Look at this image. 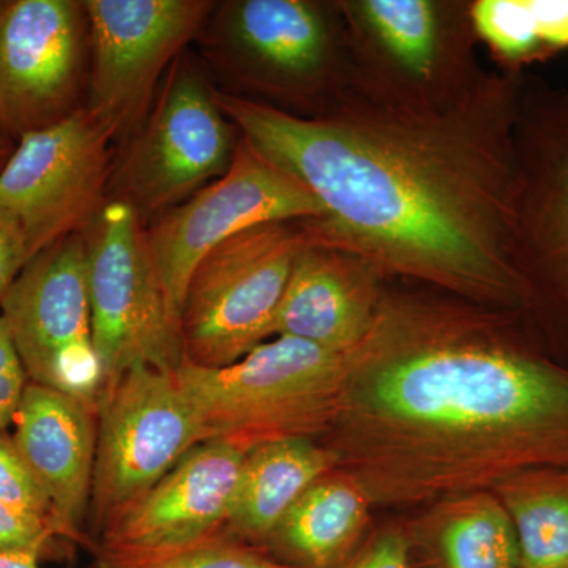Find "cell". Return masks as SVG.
I'll list each match as a JSON object with an SVG mask.
<instances>
[{"label": "cell", "instance_id": "obj_16", "mask_svg": "<svg viewBox=\"0 0 568 568\" xmlns=\"http://www.w3.org/2000/svg\"><path fill=\"white\" fill-rule=\"evenodd\" d=\"M377 272L353 254L308 242L295 257L274 323L291 336L336 353H353L375 324Z\"/></svg>", "mask_w": 568, "mask_h": 568}, {"label": "cell", "instance_id": "obj_5", "mask_svg": "<svg viewBox=\"0 0 568 568\" xmlns=\"http://www.w3.org/2000/svg\"><path fill=\"white\" fill-rule=\"evenodd\" d=\"M82 234L102 395L136 365L175 372L183 364L181 328L141 216L132 205L112 200Z\"/></svg>", "mask_w": 568, "mask_h": 568}, {"label": "cell", "instance_id": "obj_26", "mask_svg": "<svg viewBox=\"0 0 568 568\" xmlns=\"http://www.w3.org/2000/svg\"><path fill=\"white\" fill-rule=\"evenodd\" d=\"M29 383L31 379L11 339L9 327L0 316V429H9L13 425Z\"/></svg>", "mask_w": 568, "mask_h": 568}, {"label": "cell", "instance_id": "obj_24", "mask_svg": "<svg viewBox=\"0 0 568 568\" xmlns=\"http://www.w3.org/2000/svg\"><path fill=\"white\" fill-rule=\"evenodd\" d=\"M103 568H293L268 558L260 549L242 544L224 530L192 547L159 558Z\"/></svg>", "mask_w": 568, "mask_h": 568}, {"label": "cell", "instance_id": "obj_2", "mask_svg": "<svg viewBox=\"0 0 568 568\" xmlns=\"http://www.w3.org/2000/svg\"><path fill=\"white\" fill-rule=\"evenodd\" d=\"M324 435L372 504L495 491L568 465V373L508 342L495 317L383 298Z\"/></svg>", "mask_w": 568, "mask_h": 568}, {"label": "cell", "instance_id": "obj_28", "mask_svg": "<svg viewBox=\"0 0 568 568\" xmlns=\"http://www.w3.org/2000/svg\"><path fill=\"white\" fill-rule=\"evenodd\" d=\"M29 261L31 256L20 224L0 211V305Z\"/></svg>", "mask_w": 568, "mask_h": 568}, {"label": "cell", "instance_id": "obj_31", "mask_svg": "<svg viewBox=\"0 0 568 568\" xmlns=\"http://www.w3.org/2000/svg\"><path fill=\"white\" fill-rule=\"evenodd\" d=\"M14 145H17V141L0 125V171L9 162L10 155L14 151Z\"/></svg>", "mask_w": 568, "mask_h": 568}, {"label": "cell", "instance_id": "obj_11", "mask_svg": "<svg viewBox=\"0 0 568 568\" xmlns=\"http://www.w3.org/2000/svg\"><path fill=\"white\" fill-rule=\"evenodd\" d=\"M320 216V205L304 186L241 140L222 178L159 215L148 230L153 261L179 328L194 268L216 245L260 224L313 222Z\"/></svg>", "mask_w": 568, "mask_h": 568}, {"label": "cell", "instance_id": "obj_13", "mask_svg": "<svg viewBox=\"0 0 568 568\" xmlns=\"http://www.w3.org/2000/svg\"><path fill=\"white\" fill-rule=\"evenodd\" d=\"M84 2L0 0V125L14 141L80 106Z\"/></svg>", "mask_w": 568, "mask_h": 568}, {"label": "cell", "instance_id": "obj_17", "mask_svg": "<svg viewBox=\"0 0 568 568\" xmlns=\"http://www.w3.org/2000/svg\"><path fill=\"white\" fill-rule=\"evenodd\" d=\"M222 29L235 58L265 80L317 82L331 70L327 22L304 0H242L224 6Z\"/></svg>", "mask_w": 568, "mask_h": 568}, {"label": "cell", "instance_id": "obj_22", "mask_svg": "<svg viewBox=\"0 0 568 568\" xmlns=\"http://www.w3.org/2000/svg\"><path fill=\"white\" fill-rule=\"evenodd\" d=\"M436 526L444 568H521L514 523L493 491L444 500Z\"/></svg>", "mask_w": 568, "mask_h": 568}, {"label": "cell", "instance_id": "obj_19", "mask_svg": "<svg viewBox=\"0 0 568 568\" xmlns=\"http://www.w3.org/2000/svg\"><path fill=\"white\" fill-rule=\"evenodd\" d=\"M369 506L353 478L332 470L306 489L263 548L287 567H342L365 528Z\"/></svg>", "mask_w": 568, "mask_h": 568}, {"label": "cell", "instance_id": "obj_9", "mask_svg": "<svg viewBox=\"0 0 568 568\" xmlns=\"http://www.w3.org/2000/svg\"><path fill=\"white\" fill-rule=\"evenodd\" d=\"M31 383L99 406L102 368L93 347L84 234L36 254L0 305Z\"/></svg>", "mask_w": 568, "mask_h": 568}, {"label": "cell", "instance_id": "obj_4", "mask_svg": "<svg viewBox=\"0 0 568 568\" xmlns=\"http://www.w3.org/2000/svg\"><path fill=\"white\" fill-rule=\"evenodd\" d=\"M310 241L304 222L265 223L205 254L183 298V362L220 368L274 336L295 257Z\"/></svg>", "mask_w": 568, "mask_h": 568}, {"label": "cell", "instance_id": "obj_32", "mask_svg": "<svg viewBox=\"0 0 568 568\" xmlns=\"http://www.w3.org/2000/svg\"><path fill=\"white\" fill-rule=\"evenodd\" d=\"M568 568V567H567Z\"/></svg>", "mask_w": 568, "mask_h": 568}, {"label": "cell", "instance_id": "obj_29", "mask_svg": "<svg viewBox=\"0 0 568 568\" xmlns=\"http://www.w3.org/2000/svg\"><path fill=\"white\" fill-rule=\"evenodd\" d=\"M407 552V541L402 534L386 532L377 537L357 558L338 568H409Z\"/></svg>", "mask_w": 568, "mask_h": 568}, {"label": "cell", "instance_id": "obj_7", "mask_svg": "<svg viewBox=\"0 0 568 568\" xmlns=\"http://www.w3.org/2000/svg\"><path fill=\"white\" fill-rule=\"evenodd\" d=\"M233 129L201 71L174 62L115 171V200L132 205L142 222L185 203L230 170Z\"/></svg>", "mask_w": 568, "mask_h": 568}, {"label": "cell", "instance_id": "obj_6", "mask_svg": "<svg viewBox=\"0 0 568 568\" xmlns=\"http://www.w3.org/2000/svg\"><path fill=\"white\" fill-rule=\"evenodd\" d=\"M205 432L175 372L136 365L100 396L91 506L103 532Z\"/></svg>", "mask_w": 568, "mask_h": 568}, {"label": "cell", "instance_id": "obj_15", "mask_svg": "<svg viewBox=\"0 0 568 568\" xmlns=\"http://www.w3.org/2000/svg\"><path fill=\"white\" fill-rule=\"evenodd\" d=\"M13 426L11 436L50 499L59 537L78 540L92 496L97 407L29 383Z\"/></svg>", "mask_w": 568, "mask_h": 568}, {"label": "cell", "instance_id": "obj_14", "mask_svg": "<svg viewBox=\"0 0 568 568\" xmlns=\"http://www.w3.org/2000/svg\"><path fill=\"white\" fill-rule=\"evenodd\" d=\"M245 457L244 448L223 439L194 446L103 530L97 567L159 558L222 532Z\"/></svg>", "mask_w": 568, "mask_h": 568}, {"label": "cell", "instance_id": "obj_21", "mask_svg": "<svg viewBox=\"0 0 568 568\" xmlns=\"http://www.w3.org/2000/svg\"><path fill=\"white\" fill-rule=\"evenodd\" d=\"M493 493L514 523L521 568H567L568 473L534 470Z\"/></svg>", "mask_w": 568, "mask_h": 568}, {"label": "cell", "instance_id": "obj_25", "mask_svg": "<svg viewBox=\"0 0 568 568\" xmlns=\"http://www.w3.org/2000/svg\"><path fill=\"white\" fill-rule=\"evenodd\" d=\"M0 503L26 517L44 523L58 534L50 499L22 457L9 429H0Z\"/></svg>", "mask_w": 568, "mask_h": 568}, {"label": "cell", "instance_id": "obj_27", "mask_svg": "<svg viewBox=\"0 0 568 568\" xmlns=\"http://www.w3.org/2000/svg\"><path fill=\"white\" fill-rule=\"evenodd\" d=\"M55 537L58 534L50 526L0 503V555L37 552L41 556Z\"/></svg>", "mask_w": 568, "mask_h": 568}, {"label": "cell", "instance_id": "obj_18", "mask_svg": "<svg viewBox=\"0 0 568 568\" xmlns=\"http://www.w3.org/2000/svg\"><path fill=\"white\" fill-rule=\"evenodd\" d=\"M335 467L334 455L315 437H280L250 448L224 532L263 548L306 489Z\"/></svg>", "mask_w": 568, "mask_h": 568}, {"label": "cell", "instance_id": "obj_8", "mask_svg": "<svg viewBox=\"0 0 568 568\" xmlns=\"http://www.w3.org/2000/svg\"><path fill=\"white\" fill-rule=\"evenodd\" d=\"M507 253L519 297L568 293V91L521 77Z\"/></svg>", "mask_w": 568, "mask_h": 568}, {"label": "cell", "instance_id": "obj_30", "mask_svg": "<svg viewBox=\"0 0 568 568\" xmlns=\"http://www.w3.org/2000/svg\"><path fill=\"white\" fill-rule=\"evenodd\" d=\"M37 552H6L0 555V568H40Z\"/></svg>", "mask_w": 568, "mask_h": 568}, {"label": "cell", "instance_id": "obj_1", "mask_svg": "<svg viewBox=\"0 0 568 568\" xmlns=\"http://www.w3.org/2000/svg\"><path fill=\"white\" fill-rule=\"evenodd\" d=\"M332 110L305 119L216 92L265 162L304 186L317 244L485 301L519 297L508 261L514 121L523 74L425 88L349 24Z\"/></svg>", "mask_w": 568, "mask_h": 568}, {"label": "cell", "instance_id": "obj_23", "mask_svg": "<svg viewBox=\"0 0 568 568\" xmlns=\"http://www.w3.org/2000/svg\"><path fill=\"white\" fill-rule=\"evenodd\" d=\"M469 14L474 31L511 71L551 55L545 44L536 0H478Z\"/></svg>", "mask_w": 568, "mask_h": 568}, {"label": "cell", "instance_id": "obj_20", "mask_svg": "<svg viewBox=\"0 0 568 568\" xmlns=\"http://www.w3.org/2000/svg\"><path fill=\"white\" fill-rule=\"evenodd\" d=\"M343 10L402 77L425 88L454 84L477 73L473 61L447 58L439 7L428 0H362Z\"/></svg>", "mask_w": 568, "mask_h": 568}, {"label": "cell", "instance_id": "obj_12", "mask_svg": "<svg viewBox=\"0 0 568 568\" xmlns=\"http://www.w3.org/2000/svg\"><path fill=\"white\" fill-rule=\"evenodd\" d=\"M204 0H89L92 47L85 110L112 140L130 136L149 115L163 71L212 10Z\"/></svg>", "mask_w": 568, "mask_h": 568}, {"label": "cell", "instance_id": "obj_3", "mask_svg": "<svg viewBox=\"0 0 568 568\" xmlns=\"http://www.w3.org/2000/svg\"><path fill=\"white\" fill-rule=\"evenodd\" d=\"M351 354L275 336L220 368H178L205 432L250 448L280 437L324 435L342 394Z\"/></svg>", "mask_w": 568, "mask_h": 568}, {"label": "cell", "instance_id": "obj_10", "mask_svg": "<svg viewBox=\"0 0 568 568\" xmlns=\"http://www.w3.org/2000/svg\"><path fill=\"white\" fill-rule=\"evenodd\" d=\"M112 138L84 106L22 136L0 171V211L17 220L31 260L102 211L111 178Z\"/></svg>", "mask_w": 568, "mask_h": 568}]
</instances>
